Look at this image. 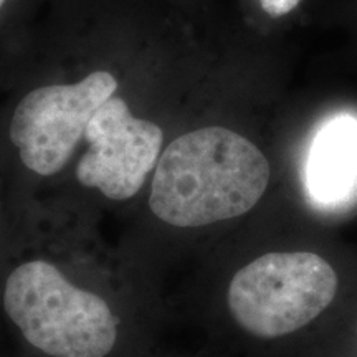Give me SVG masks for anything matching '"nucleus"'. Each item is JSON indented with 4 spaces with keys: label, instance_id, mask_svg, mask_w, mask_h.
<instances>
[{
    "label": "nucleus",
    "instance_id": "obj_1",
    "mask_svg": "<svg viewBox=\"0 0 357 357\" xmlns=\"http://www.w3.org/2000/svg\"><path fill=\"white\" fill-rule=\"evenodd\" d=\"M270 162L242 134L202 128L174 139L158 160L149 205L174 227H204L252 211L270 182Z\"/></svg>",
    "mask_w": 357,
    "mask_h": 357
},
{
    "label": "nucleus",
    "instance_id": "obj_2",
    "mask_svg": "<svg viewBox=\"0 0 357 357\" xmlns=\"http://www.w3.org/2000/svg\"><path fill=\"white\" fill-rule=\"evenodd\" d=\"M3 307L26 341L52 357H105L118 337L108 303L43 260L22 263L8 275Z\"/></svg>",
    "mask_w": 357,
    "mask_h": 357
},
{
    "label": "nucleus",
    "instance_id": "obj_3",
    "mask_svg": "<svg viewBox=\"0 0 357 357\" xmlns=\"http://www.w3.org/2000/svg\"><path fill=\"white\" fill-rule=\"evenodd\" d=\"M339 280L323 257L311 252H271L250 261L230 281L231 318L261 339L305 328L331 305Z\"/></svg>",
    "mask_w": 357,
    "mask_h": 357
},
{
    "label": "nucleus",
    "instance_id": "obj_4",
    "mask_svg": "<svg viewBox=\"0 0 357 357\" xmlns=\"http://www.w3.org/2000/svg\"><path fill=\"white\" fill-rule=\"evenodd\" d=\"M118 82L95 71L79 83L33 89L13 111L8 136L25 167L53 176L66 166L93 114L114 96Z\"/></svg>",
    "mask_w": 357,
    "mask_h": 357
},
{
    "label": "nucleus",
    "instance_id": "obj_5",
    "mask_svg": "<svg viewBox=\"0 0 357 357\" xmlns=\"http://www.w3.org/2000/svg\"><path fill=\"white\" fill-rule=\"evenodd\" d=\"M84 137L89 149L78 162V181L113 200L137 194L158 166L164 141L158 124L132 116L128 102L118 96L96 109Z\"/></svg>",
    "mask_w": 357,
    "mask_h": 357
},
{
    "label": "nucleus",
    "instance_id": "obj_6",
    "mask_svg": "<svg viewBox=\"0 0 357 357\" xmlns=\"http://www.w3.org/2000/svg\"><path fill=\"white\" fill-rule=\"evenodd\" d=\"M306 190L314 204L342 207L357 195V114L339 111L319 124L305 166Z\"/></svg>",
    "mask_w": 357,
    "mask_h": 357
},
{
    "label": "nucleus",
    "instance_id": "obj_7",
    "mask_svg": "<svg viewBox=\"0 0 357 357\" xmlns=\"http://www.w3.org/2000/svg\"><path fill=\"white\" fill-rule=\"evenodd\" d=\"M301 0H260V6L270 17H283L300 6Z\"/></svg>",
    "mask_w": 357,
    "mask_h": 357
},
{
    "label": "nucleus",
    "instance_id": "obj_8",
    "mask_svg": "<svg viewBox=\"0 0 357 357\" xmlns=\"http://www.w3.org/2000/svg\"><path fill=\"white\" fill-rule=\"evenodd\" d=\"M6 2H7V0H0V10H2V7L6 6Z\"/></svg>",
    "mask_w": 357,
    "mask_h": 357
}]
</instances>
